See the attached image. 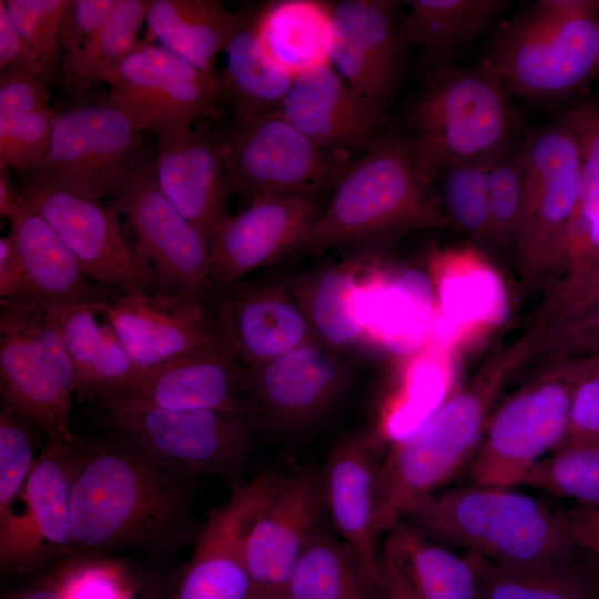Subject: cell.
I'll list each match as a JSON object with an SVG mask.
<instances>
[{
    "label": "cell",
    "instance_id": "cell-1",
    "mask_svg": "<svg viewBox=\"0 0 599 599\" xmlns=\"http://www.w3.org/2000/svg\"><path fill=\"white\" fill-rule=\"evenodd\" d=\"M190 478L112 432L77 437L75 552L173 557L195 541L203 525L194 516Z\"/></svg>",
    "mask_w": 599,
    "mask_h": 599
},
{
    "label": "cell",
    "instance_id": "cell-2",
    "mask_svg": "<svg viewBox=\"0 0 599 599\" xmlns=\"http://www.w3.org/2000/svg\"><path fill=\"white\" fill-rule=\"evenodd\" d=\"M423 173L410 138L382 132L354 159L293 256H323L436 225L441 202Z\"/></svg>",
    "mask_w": 599,
    "mask_h": 599
},
{
    "label": "cell",
    "instance_id": "cell-3",
    "mask_svg": "<svg viewBox=\"0 0 599 599\" xmlns=\"http://www.w3.org/2000/svg\"><path fill=\"white\" fill-rule=\"evenodd\" d=\"M403 519L435 541L508 569H548L581 552L560 511L512 487L471 484L437 491Z\"/></svg>",
    "mask_w": 599,
    "mask_h": 599
},
{
    "label": "cell",
    "instance_id": "cell-4",
    "mask_svg": "<svg viewBox=\"0 0 599 599\" xmlns=\"http://www.w3.org/2000/svg\"><path fill=\"white\" fill-rule=\"evenodd\" d=\"M522 121L511 91L483 59L470 68L429 69L407 115L418 164L432 183L454 165L493 161L516 143Z\"/></svg>",
    "mask_w": 599,
    "mask_h": 599
},
{
    "label": "cell",
    "instance_id": "cell-5",
    "mask_svg": "<svg viewBox=\"0 0 599 599\" xmlns=\"http://www.w3.org/2000/svg\"><path fill=\"white\" fill-rule=\"evenodd\" d=\"M512 94L550 103L599 75L598 1L538 0L494 28L483 58Z\"/></svg>",
    "mask_w": 599,
    "mask_h": 599
},
{
    "label": "cell",
    "instance_id": "cell-6",
    "mask_svg": "<svg viewBox=\"0 0 599 599\" xmlns=\"http://www.w3.org/2000/svg\"><path fill=\"white\" fill-rule=\"evenodd\" d=\"M504 376L490 374L444 400L384 456L377 483V525L387 532L420 499L435 494L468 461L485 435Z\"/></svg>",
    "mask_w": 599,
    "mask_h": 599
},
{
    "label": "cell",
    "instance_id": "cell-7",
    "mask_svg": "<svg viewBox=\"0 0 599 599\" xmlns=\"http://www.w3.org/2000/svg\"><path fill=\"white\" fill-rule=\"evenodd\" d=\"M75 392L73 365L42 300H0L1 400L31 418L49 439L72 441Z\"/></svg>",
    "mask_w": 599,
    "mask_h": 599
},
{
    "label": "cell",
    "instance_id": "cell-8",
    "mask_svg": "<svg viewBox=\"0 0 599 599\" xmlns=\"http://www.w3.org/2000/svg\"><path fill=\"white\" fill-rule=\"evenodd\" d=\"M105 430L189 477L235 480L261 432L248 415L213 410H163L109 404L98 407Z\"/></svg>",
    "mask_w": 599,
    "mask_h": 599
},
{
    "label": "cell",
    "instance_id": "cell-9",
    "mask_svg": "<svg viewBox=\"0 0 599 599\" xmlns=\"http://www.w3.org/2000/svg\"><path fill=\"white\" fill-rule=\"evenodd\" d=\"M232 194L263 197L321 194L334 186L353 158L322 150L276 111L217 129Z\"/></svg>",
    "mask_w": 599,
    "mask_h": 599
},
{
    "label": "cell",
    "instance_id": "cell-10",
    "mask_svg": "<svg viewBox=\"0 0 599 599\" xmlns=\"http://www.w3.org/2000/svg\"><path fill=\"white\" fill-rule=\"evenodd\" d=\"M142 132L111 101L75 105L58 113L49 151L29 177L93 201L114 199L144 148Z\"/></svg>",
    "mask_w": 599,
    "mask_h": 599
},
{
    "label": "cell",
    "instance_id": "cell-11",
    "mask_svg": "<svg viewBox=\"0 0 599 599\" xmlns=\"http://www.w3.org/2000/svg\"><path fill=\"white\" fill-rule=\"evenodd\" d=\"M110 206L128 221L155 286L194 303L210 302L216 288L211 277L209 241L159 189L155 151H140L125 186Z\"/></svg>",
    "mask_w": 599,
    "mask_h": 599
},
{
    "label": "cell",
    "instance_id": "cell-12",
    "mask_svg": "<svg viewBox=\"0 0 599 599\" xmlns=\"http://www.w3.org/2000/svg\"><path fill=\"white\" fill-rule=\"evenodd\" d=\"M573 382L547 373L527 383L489 418L471 461V484L522 485L531 468L564 441Z\"/></svg>",
    "mask_w": 599,
    "mask_h": 599
},
{
    "label": "cell",
    "instance_id": "cell-13",
    "mask_svg": "<svg viewBox=\"0 0 599 599\" xmlns=\"http://www.w3.org/2000/svg\"><path fill=\"white\" fill-rule=\"evenodd\" d=\"M343 352L314 338L262 366L245 368L261 432L301 435L325 422L352 387L353 367Z\"/></svg>",
    "mask_w": 599,
    "mask_h": 599
},
{
    "label": "cell",
    "instance_id": "cell-14",
    "mask_svg": "<svg viewBox=\"0 0 599 599\" xmlns=\"http://www.w3.org/2000/svg\"><path fill=\"white\" fill-rule=\"evenodd\" d=\"M110 101L142 131L220 121L219 74L202 71L160 44L139 41L103 80Z\"/></svg>",
    "mask_w": 599,
    "mask_h": 599
},
{
    "label": "cell",
    "instance_id": "cell-15",
    "mask_svg": "<svg viewBox=\"0 0 599 599\" xmlns=\"http://www.w3.org/2000/svg\"><path fill=\"white\" fill-rule=\"evenodd\" d=\"M522 209L516 247L522 263L549 265L559 256L567 225L581 197L577 143L559 120L520 143Z\"/></svg>",
    "mask_w": 599,
    "mask_h": 599
},
{
    "label": "cell",
    "instance_id": "cell-16",
    "mask_svg": "<svg viewBox=\"0 0 599 599\" xmlns=\"http://www.w3.org/2000/svg\"><path fill=\"white\" fill-rule=\"evenodd\" d=\"M75 440L49 439L17 516L0 529L2 578L30 576L75 552L72 485Z\"/></svg>",
    "mask_w": 599,
    "mask_h": 599
},
{
    "label": "cell",
    "instance_id": "cell-17",
    "mask_svg": "<svg viewBox=\"0 0 599 599\" xmlns=\"http://www.w3.org/2000/svg\"><path fill=\"white\" fill-rule=\"evenodd\" d=\"M20 192L63 238L85 276L100 287L133 292L155 286L149 262L110 205L29 176Z\"/></svg>",
    "mask_w": 599,
    "mask_h": 599
},
{
    "label": "cell",
    "instance_id": "cell-18",
    "mask_svg": "<svg viewBox=\"0 0 599 599\" xmlns=\"http://www.w3.org/2000/svg\"><path fill=\"white\" fill-rule=\"evenodd\" d=\"M223 348L244 368L317 338L290 276L247 277L207 303Z\"/></svg>",
    "mask_w": 599,
    "mask_h": 599
},
{
    "label": "cell",
    "instance_id": "cell-19",
    "mask_svg": "<svg viewBox=\"0 0 599 599\" xmlns=\"http://www.w3.org/2000/svg\"><path fill=\"white\" fill-rule=\"evenodd\" d=\"M92 306L116 333L139 378L179 356L223 348L209 304L158 286L133 292L102 288Z\"/></svg>",
    "mask_w": 599,
    "mask_h": 599
},
{
    "label": "cell",
    "instance_id": "cell-20",
    "mask_svg": "<svg viewBox=\"0 0 599 599\" xmlns=\"http://www.w3.org/2000/svg\"><path fill=\"white\" fill-rule=\"evenodd\" d=\"M325 514L319 469L301 468L278 478L246 537L247 599H283Z\"/></svg>",
    "mask_w": 599,
    "mask_h": 599
},
{
    "label": "cell",
    "instance_id": "cell-21",
    "mask_svg": "<svg viewBox=\"0 0 599 599\" xmlns=\"http://www.w3.org/2000/svg\"><path fill=\"white\" fill-rule=\"evenodd\" d=\"M399 21L394 1L343 0L333 3L331 65L383 118L407 65L409 47Z\"/></svg>",
    "mask_w": 599,
    "mask_h": 599
},
{
    "label": "cell",
    "instance_id": "cell-22",
    "mask_svg": "<svg viewBox=\"0 0 599 599\" xmlns=\"http://www.w3.org/2000/svg\"><path fill=\"white\" fill-rule=\"evenodd\" d=\"M322 210L319 194H306L257 199L229 215L210 240L216 291L293 257Z\"/></svg>",
    "mask_w": 599,
    "mask_h": 599
},
{
    "label": "cell",
    "instance_id": "cell-23",
    "mask_svg": "<svg viewBox=\"0 0 599 599\" xmlns=\"http://www.w3.org/2000/svg\"><path fill=\"white\" fill-rule=\"evenodd\" d=\"M277 480L264 471L232 486L227 500L203 522L174 599H247L246 537Z\"/></svg>",
    "mask_w": 599,
    "mask_h": 599
},
{
    "label": "cell",
    "instance_id": "cell-24",
    "mask_svg": "<svg viewBox=\"0 0 599 599\" xmlns=\"http://www.w3.org/2000/svg\"><path fill=\"white\" fill-rule=\"evenodd\" d=\"M383 458L378 434L361 429L337 439L319 469L331 527L375 580L379 573L377 483Z\"/></svg>",
    "mask_w": 599,
    "mask_h": 599
},
{
    "label": "cell",
    "instance_id": "cell-25",
    "mask_svg": "<svg viewBox=\"0 0 599 599\" xmlns=\"http://www.w3.org/2000/svg\"><path fill=\"white\" fill-rule=\"evenodd\" d=\"M155 176L177 212L207 241L231 215L217 130L182 124L156 133Z\"/></svg>",
    "mask_w": 599,
    "mask_h": 599
},
{
    "label": "cell",
    "instance_id": "cell-26",
    "mask_svg": "<svg viewBox=\"0 0 599 599\" xmlns=\"http://www.w3.org/2000/svg\"><path fill=\"white\" fill-rule=\"evenodd\" d=\"M109 404L234 412L256 422L246 390L245 368L222 347L173 358L142 375L122 396L104 405Z\"/></svg>",
    "mask_w": 599,
    "mask_h": 599
},
{
    "label": "cell",
    "instance_id": "cell-27",
    "mask_svg": "<svg viewBox=\"0 0 599 599\" xmlns=\"http://www.w3.org/2000/svg\"><path fill=\"white\" fill-rule=\"evenodd\" d=\"M276 112L322 150L353 159L368 150L385 119L331 64L297 75Z\"/></svg>",
    "mask_w": 599,
    "mask_h": 599
},
{
    "label": "cell",
    "instance_id": "cell-28",
    "mask_svg": "<svg viewBox=\"0 0 599 599\" xmlns=\"http://www.w3.org/2000/svg\"><path fill=\"white\" fill-rule=\"evenodd\" d=\"M41 300L73 365L77 399L98 407L119 398L135 384L139 372L131 356L92 302Z\"/></svg>",
    "mask_w": 599,
    "mask_h": 599
},
{
    "label": "cell",
    "instance_id": "cell-29",
    "mask_svg": "<svg viewBox=\"0 0 599 599\" xmlns=\"http://www.w3.org/2000/svg\"><path fill=\"white\" fill-rule=\"evenodd\" d=\"M386 534L383 550L417 599H480L485 558L457 554L404 519Z\"/></svg>",
    "mask_w": 599,
    "mask_h": 599
},
{
    "label": "cell",
    "instance_id": "cell-30",
    "mask_svg": "<svg viewBox=\"0 0 599 599\" xmlns=\"http://www.w3.org/2000/svg\"><path fill=\"white\" fill-rule=\"evenodd\" d=\"M224 52L226 64L219 83L222 101L231 110V123L245 124L275 112L295 77L262 43L253 11L238 12L237 27Z\"/></svg>",
    "mask_w": 599,
    "mask_h": 599
},
{
    "label": "cell",
    "instance_id": "cell-31",
    "mask_svg": "<svg viewBox=\"0 0 599 599\" xmlns=\"http://www.w3.org/2000/svg\"><path fill=\"white\" fill-rule=\"evenodd\" d=\"M434 304L433 284L419 270H406L389 280L366 276L361 295L365 332L389 352L412 354L433 332Z\"/></svg>",
    "mask_w": 599,
    "mask_h": 599
},
{
    "label": "cell",
    "instance_id": "cell-32",
    "mask_svg": "<svg viewBox=\"0 0 599 599\" xmlns=\"http://www.w3.org/2000/svg\"><path fill=\"white\" fill-rule=\"evenodd\" d=\"M400 18V31L408 47L419 50L434 68L450 65L456 54L488 31H493L506 0H409Z\"/></svg>",
    "mask_w": 599,
    "mask_h": 599
},
{
    "label": "cell",
    "instance_id": "cell-33",
    "mask_svg": "<svg viewBox=\"0 0 599 599\" xmlns=\"http://www.w3.org/2000/svg\"><path fill=\"white\" fill-rule=\"evenodd\" d=\"M145 41L160 45L197 69L214 73L238 23V12L219 0H150Z\"/></svg>",
    "mask_w": 599,
    "mask_h": 599
},
{
    "label": "cell",
    "instance_id": "cell-34",
    "mask_svg": "<svg viewBox=\"0 0 599 599\" xmlns=\"http://www.w3.org/2000/svg\"><path fill=\"white\" fill-rule=\"evenodd\" d=\"M364 261L355 256L290 277L316 337L331 347L345 351L365 333L361 315Z\"/></svg>",
    "mask_w": 599,
    "mask_h": 599
},
{
    "label": "cell",
    "instance_id": "cell-35",
    "mask_svg": "<svg viewBox=\"0 0 599 599\" xmlns=\"http://www.w3.org/2000/svg\"><path fill=\"white\" fill-rule=\"evenodd\" d=\"M333 3L276 0L253 11L256 32L270 52L295 78L331 64Z\"/></svg>",
    "mask_w": 599,
    "mask_h": 599
},
{
    "label": "cell",
    "instance_id": "cell-36",
    "mask_svg": "<svg viewBox=\"0 0 599 599\" xmlns=\"http://www.w3.org/2000/svg\"><path fill=\"white\" fill-rule=\"evenodd\" d=\"M34 296L52 302H94L102 287L88 282L77 257L51 224L29 205L10 221Z\"/></svg>",
    "mask_w": 599,
    "mask_h": 599
},
{
    "label": "cell",
    "instance_id": "cell-37",
    "mask_svg": "<svg viewBox=\"0 0 599 599\" xmlns=\"http://www.w3.org/2000/svg\"><path fill=\"white\" fill-rule=\"evenodd\" d=\"M376 581L356 552L322 522L298 559L283 599H374Z\"/></svg>",
    "mask_w": 599,
    "mask_h": 599
},
{
    "label": "cell",
    "instance_id": "cell-38",
    "mask_svg": "<svg viewBox=\"0 0 599 599\" xmlns=\"http://www.w3.org/2000/svg\"><path fill=\"white\" fill-rule=\"evenodd\" d=\"M149 6L150 0H119L102 28L78 51L64 55L62 88L69 97L82 99L133 50Z\"/></svg>",
    "mask_w": 599,
    "mask_h": 599
},
{
    "label": "cell",
    "instance_id": "cell-39",
    "mask_svg": "<svg viewBox=\"0 0 599 599\" xmlns=\"http://www.w3.org/2000/svg\"><path fill=\"white\" fill-rule=\"evenodd\" d=\"M599 560L586 551L548 569L516 570L487 562L480 599H596Z\"/></svg>",
    "mask_w": 599,
    "mask_h": 599
},
{
    "label": "cell",
    "instance_id": "cell-40",
    "mask_svg": "<svg viewBox=\"0 0 599 599\" xmlns=\"http://www.w3.org/2000/svg\"><path fill=\"white\" fill-rule=\"evenodd\" d=\"M440 314L433 334L440 342L451 339L463 326L477 322L500 323L507 315V300L498 275L485 266L448 272L439 284Z\"/></svg>",
    "mask_w": 599,
    "mask_h": 599
},
{
    "label": "cell",
    "instance_id": "cell-41",
    "mask_svg": "<svg viewBox=\"0 0 599 599\" xmlns=\"http://www.w3.org/2000/svg\"><path fill=\"white\" fill-rule=\"evenodd\" d=\"M42 439L49 440L31 418L0 402V528L16 517L23 504Z\"/></svg>",
    "mask_w": 599,
    "mask_h": 599
},
{
    "label": "cell",
    "instance_id": "cell-42",
    "mask_svg": "<svg viewBox=\"0 0 599 599\" xmlns=\"http://www.w3.org/2000/svg\"><path fill=\"white\" fill-rule=\"evenodd\" d=\"M522 485L578 506L599 507V445L565 446L538 461Z\"/></svg>",
    "mask_w": 599,
    "mask_h": 599
},
{
    "label": "cell",
    "instance_id": "cell-43",
    "mask_svg": "<svg viewBox=\"0 0 599 599\" xmlns=\"http://www.w3.org/2000/svg\"><path fill=\"white\" fill-rule=\"evenodd\" d=\"M490 162L457 164L443 171L441 203L450 221L481 242H490L488 171Z\"/></svg>",
    "mask_w": 599,
    "mask_h": 599
},
{
    "label": "cell",
    "instance_id": "cell-44",
    "mask_svg": "<svg viewBox=\"0 0 599 599\" xmlns=\"http://www.w3.org/2000/svg\"><path fill=\"white\" fill-rule=\"evenodd\" d=\"M4 2L39 72L51 78L62 53V27L72 0H4Z\"/></svg>",
    "mask_w": 599,
    "mask_h": 599
},
{
    "label": "cell",
    "instance_id": "cell-45",
    "mask_svg": "<svg viewBox=\"0 0 599 599\" xmlns=\"http://www.w3.org/2000/svg\"><path fill=\"white\" fill-rule=\"evenodd\" d=\"M488 200L491 243L515 245L522 209L520 144L515 143L490 162Z\"/></svg>",
    "mask_w": 599,
    "mask_h": 599
},
{
    "label": "cell",
    "instance_id": "cell-46",
    "mask_svg": "<svg viewBox=\"0 0 599 599\" xmlns=\"http://www.w3.org/2000/svg\"><path fill=\"white\" fill-rule=\"evenodd\" d=\"M58 113L47 105L0 123V165L33 173L49 151Z\"/></svg>",
    "mask_w": 599,
    "mask_h": 599
},
{
    "label": "cell",
    "instance_id": "cell-47",
    "mask_svg": "<svg viewBox=\"0 0 599 599\" xmlns=\"http://www.w3.org/2000/svg\"><path fill=\"white\" fill-rule=\"evenodd\" d=\"M560 121L573 136L579 151L580 202L595 199L599 196V104L593 101L580 102L569 109Z\"/></svg>",
    "mask_w": 599,
    "mask_h": 599
},
{
    "label": "cell",
    "instance_id": "cell-48",
    "mask_svg": "<svg viewBox=\"0 0 599 599\" xmlns=\"http://www.w3.org/2000/svg\"><path fill=\"white\" fill-rule=\"evenodd\" d=\"M446 375L439 361L423 358L410 373V402L403 410L406 429L403 437L420 427L444 402ZM402 437V438H403Z\"/></svg>",
    "mask_w": 599,
    "mask_h": 599
},
{
    "label": "cell",
    "instance_id": "cell-49",
    "mask_svg": "<svg viewBox=\"0 0 599 599\" xmlns=\"http://www.w3.org/2000/svg\"><path fill=\"white\" fill-rule=\"evenodd\" d=\"M50 78L29 70L0 72V123L49 105Z\"/></svg>",
    "mask_w": 599,
    "mask_h": 599
},
{
    "label": "cell",
    "instance_id": "cell-50",
    "mask_svg": "<svg viewBox=\"0 0 599 599\" xmlns=\"http://www.w3.org/2000/svg\"><path fill=\"white\" fill-rule=\"evenodd\" d=\"M577 445H599V372L572 385L568 429L558 448Z\"/></svg>",
    "mask_w": 599,
    "mask_h": 599
},
{
    "label": "cell",
    "instance_id": "cell-51",
    "mask_svg": "<svg viewBox=\"0 0 599 599\" xmlns=\"http://www.w3.org/2000/svg\"><path fill=\"white\" fill-rule=\"evenodd\" d=\"M87 555L74 552L7 592L3 599H69L70 589Z\"/></svg>",
    "mask_w": 599,
    "mask_h": 599
},
{
    "label": "cell",
    "instance_id": "cell-52",
    "mask_svg": "<svg viewBox=\"0 0 599 599\" xmlns=\"http://www.w3.org/2000/svg\"><path fill=\"white\" fill-rule=\"evenodd\" d=\"M119 0H72L61 34L64 55L82 48L105 23Z\"/></svg>",
    "mask_w": 599,
    "mask_h": 599
},
{
    "label": "cell",
    "instance_id": "cell-53",
    "mask_svg": "<svg viewBox=\"0 0 599 599\" xmlns=\"http://www.w3.org/2000/svg\"><path fill=\"white\" fill-rule=\"evenodd\" d=\"M586 250L599 251V196L578 204L567 225L559 256Z\"/></svg>",
    "mask_w": 599,
    "mask_h": 599
},
{
    "label": "cell",
    "instance_id": "cell-54",
    "mask_svg": "<svg viewBox=\"0 0 599 599\" xmlns=\"http://www.w3.org/2000/svg\"><path fill=\"white\" fill-rule=\"evenodd\" d=\"M34 295L18 245L11 233L0 238V300Z\"/></svg>",
    "mask_w": 599,
    "mask_h": 599
},
{
    "label": "cell",
    "instance_id": "cell-55",
    "mask_svg": "<svg viewBox=\"0 0 599 599\" xmlns=\"http://www.w3.org/2000/svg\"><path fill=\"white\" fill-rule=\"evenodd\" d=\"M14 70L40 73L30 50L10 18L4 0H0V72Z\"/></svg>",
    "mask_w": 599,
    "mask_h": 599
},
{
    "label": "cell",
    "instance_id": "cell-56",
    "mask_svg": "<svg viewBox=\"0 0 599 599\" xmlns=\"http://www.w3.org/2000/svg\"><path fill=\"white\" fill-rule=\"evenodd\" d=\"M560 514L578 547L599 560V507L576 506Z\"/></svg>",
    "mask_w": 599,
    "mask_h": 599
},
{
    "label": "cell",
    "instance_id": "cell-57",
    "mask_svg": "<svg viewBox=\"0 0 599 599\" xmlns=\"http://www.w3.org/2000/svg\"><path fill=\"white\" fill-rule=\"evenodd\" d=\"M374 599H417L392 558L383 549L379 556V573Z\"/></svg>",
    "mask_w": 599,
    "mask_h": 599
},
{
    "label": "cell",
    "instance_id": "cell-58",
    "mask_svg": "<svg viewBox=\"0 0 599 599\" xmlns=\"http://www.w3.org/2000/svg\"><path fill=\"white\" fill-rule=\"evenodd\" d=\"M29 205L27 197L18 191L9 174V167L0 165V214L9 222Z\"/></svg>",
    "mask_w": 599,
    "mask_h": 599
},
{
    "label": "cell",
    "instance_id": "cell-59",
    "mask_svg": "<svg viewBox=\"0 0 599 599\" xmlns=\"http://www.w3.org/2000/svg\"><path fill=\"white\" fill-rule=\"evenodd\" d=\"M597 318H598V323H599V308H598V312H597Z\"/></svg>",
    "mask_w": 599,
    "mask_h": 599
},
{
    "label": "cell",
    "instance_id": "cell-60",
    "mask_svg": "<svg viewBox=\"0 0 599 599\" xmlns=\"http://www.w3.org/2000/svg\"><path fill=\"white\" fill-rule=\"evenodd\" d=\"M598 21H599V1H598Z\"/></svg>",
    "mask_w": 599,
    "mask_h": 599
},
{
    "label": "cell",
    "instance_id": "cell-61",
    "mask_svg": "<svg viewBox=\"0 0 599 599\" xmlns=\"http://www.w3.org/2000/svg\"><path fill=\"white\" fill-rule=\"evenodd\" d=\"M596 599H599V595L597 596V598H596Z\"/></svg>",
    "mask_w": 599,
    "mask_h": 599
}]
</instances>
